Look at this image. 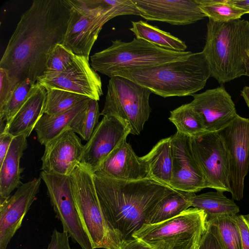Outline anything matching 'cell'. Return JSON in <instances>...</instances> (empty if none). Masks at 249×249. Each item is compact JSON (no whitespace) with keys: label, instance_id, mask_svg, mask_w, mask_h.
Segmentation results:
<instances>
[{"label":"cell","instance_id":"6da1fadb","mask_svg":"<svg viewBox=\"0 0 249 249\" xmlns=\"http://www.w3.org/2000/svg\"><path fill=\"white\" fill-rule=\"evenodd\" d=\"M70 16L67 0H35L21 16L0 61L17 85L42 76L49 53L62 44Z\"/></svg>","mask_w":249,"mask_h":249},{"label":"cell","instance_id":"7a4b0ae2","mask_svg":"<svg viewBox=\"0 0 249 249\" xmlns=\"http://www.w3.org/2000/svg\"><path fill=\"white\" fill-rule=\"evenodd\" d=\"M103 211L122 242L133 239L162 199L175 189L147 178L126 181L93 174Z\"/></svg>","mask_w":249,"mask_h":249},{"label":"cell","instance_id":"3957f363","mask_svg":"<svg viewBox=\"0 0 249 249\" xmlns=\"http://www.w3.org/2000/svg\"><path fill=\"white\" fill-rule=\"evenodd\" d=\"M115 76L129 79L166 98L192 96L204 88L211 73L201 52L176 60L122 71Z\"/></svg>","mask_w":249,"mask_h":249},{"label":"cell","instance_id":"277c9868","mask_svg":"<svg viewBox=\"0 0 249 249\" xmlns=\"http://www.w3.org/2000/svg\"><path fill=\"white\" fill-rule=\"evenodd\" d=\"M249 51V21L209 19L203 51L211 76L220 84L245 75V59Z\"/></svg>","mask_w":249,"mask_h":249},{"label":"cell","instance_id":"5b68a950","mask_svg":"<svg viewBox=\"0 0 249 249\" xmlns=\"http://www.w3.org/2000/svg\"><path fill=\"white\" fill-rule=\"evenodd\" d=\"M70 16L62 44L89 60L103 25L120 16H140L133 0H67Z\"/></svg>","mask_w":249,"mask_h":249},{"label":"cell","instance_id":"8992f818","mask_svg":"<svg viewBox=\"0 0 249 249\" xmlns=\"http://www.w3.org/2000/svg\"><path fill=\"white\" fill-rule=\"evenodd\" d=\"M111 42V46L90 57L91 67L110 78L122 71L178 60L192 53L165 49L137 38L130 42Z\"/></svg>","mask_w":249,"mask_h":249},{"label":"cell","instance_id":"52a82bcc","mask_svg":"<svg viewBox=\"0 0 249 249\" xmlns=\"http://www.w3.org/2000/svg\"><path fill=\"white\" fill-rule=\"evenodd\" d=\"M70 177L76 208L93 249H117L122 240L103 211L93 174L79 164Z\"/></svg>","mask_w":249,"mask_h":249},{"label":"cell","instance_id":"ba28073f","mask_svg":"<svg viewBox=\"0 0 249 249\" xmlns=\"http://www.w3.org/2000/svg\"><path fill=\"white\" fill-rule=\"evenodd\" d=\"M208 227L206 214L195 208L152 224H144L133 235L150 249H191Z\"/></svg>","mask_w":249,"mask_h":249},{"label":"cell","instance_id":"9c48e42d","mask_svg":"<svg viewBox=\"0 0 249 249\" xmlns=\"http://www.w3.org/2000/svg\"><path fill=\"white\" fill-rule=\"evenodd\" d=\"M151 91L129 79L110 77L101 115H112L129 125L130 134L138 135L148 120L151 108L149 97Z\"/></svg>","mask_w":249,"mask_h":249},{"label":"cell","instance_id":"30bf717a","mask_svg":"<svg viewBox=\"0 0 249 249\" xmlns=\"http://www.w3.org/2000/svg\"><path fill=\"white\" fill-rule=\"evenodd\" d=\"M191 144L203 174L206 188L230 193L229 156L219 133L207 132L191 137Z\"/></svg>","mask_w":249,"mask_h":249},{"label":"cell","instance_id":"8fae6325","mask_svg":"<svg viewBox=\"0 0 249 249\" xmlns=\"http://www.w3.org/2000/svg\"><path fill=\"white\" fill-rule=\"evenodd\" d=\"M39 177L45 184L51 204L63 227L72 240L81 249H93L77 211L70 176L41 171Z\"/></svg>","mask_w":249,"mask_h":249},{"label":"cell","instance_id":"7c38bea8","mask_svg":"<svg viewBox=\"0 0 249 249\" xmlns=\"http://www.w3.org/2000/svg\"><path fill=\"white\" fill-rule=\"evenodd\" d=\"M217 132L229 153L232 199L239 201L244 196L245 178L249 171V119L237 114Z\"/></svg>","mask_w":249,"mask_h":249},{"label":"cell","instance_id":"4fadbf2b","mask_svg":"<svg viewBox=\"0 0 249 249\" xmlns=\"http://www.w3.org/2000/svg\"><path fill=\"white\" fill-rule=\"evenodd\" d=\"M129 124L114 116H104L84 145L79 164L94 174L103 161L130 134Z\"/></svg>","mask_w":249,"mask_h":249},{"label":"cell","instance_id":"5bb4252c","mask_svg":"<svg viewBox=\"0 0 249 249\" xmlns=\"http://www.w3.org/2000/svg\"><path fill=\"white\" fill-rule=\"evenodd\" d=\"M170 141L172 175L169 186L195 193L206 188L203 174L193 152L191 137L177 131L170 137Z\"/></svg>","mask_w":249,"mask_h":249},{"label":"cell","instance_id":"9a60e30c","mask_svg":"<svg viewBox=\"0 0 249 249\" xmlns=\"http://www.w3.org/2000/svg\"><path fill=\"white\" fill-rule=\"evenodd\" d=\"M37 82L45 88L69 91L96 101L103 95L101 78L84 56L76 55L72 64L64 71L44 75Z\"/></svg>","mask_w":249,"mask_h":249},{"label":"cell","instance_id":"2e32d148","mask_svg":"<svg viewBox=\"0 0 249 249\" xmlns=\"http://www.w3.org/2000/svg\"><path fill=\"white\" fill-rule=\"evenodd\" d=\"M41 178L22 183L6 200L0 203V249L8 243L21 227L23 219L39 192Z\"/></svg>","mask_w":249,"mask_h":249},{"label":"cell","instance_id":"e0dca14e","mask_svg":"<svg viewBox=\"0 0 249 249\" xmlns=\"http://www.w3.org/2000/svg\"><path fill=\"white\" fill-rule=\"evenodd\" d=\"M190 105L201 117L208 132H217L238 114L231 95L224 86L194 94Z\"/></svg>","mask_w":249,"mask_h":249},{"label":"cell","instance_id":"ac0fdd59","mask_svg":"<svg viewBox=\"0 0 249 249\" xmlns=\"http://www.w3.org/2000/svg\"><path fill=\"white\" fill-rule=\"evenodd\" d=\"M84 145L76 133L66 129L45 145L42 171L70 176L79 165Z\"/></svg>","mask_w":249,"mask_h":249},{"label":"cell","instance_id":"d6986e66","mask_svg":"<svg viewBox=\"0 0 249 249\" xmlns=\"http://www.w3.org/2000/svg\"><path fill=\"white\" fill-rule=\"evenodd\" d=\"M140 16L147 20L185 25L203 19L206 16L195 0H133Z\"/></svg>","mask_w":249,"mask_h":249},{"label":"cell","instance_id":"ffe728a7","mask_svg":"<svg viewBox=\"0 0 249 249\" xmlns=\"http://www.w3.org/2000/svg\"><path fill=\"white\" fill-rule=\"evenodd\" d=\"M94 174L126 181L149 178L144 161L135 154L126 140L112 151Z\"/></svg>","mask_w":249,"mask_h":249},{"label":"cell","instance_id":"44dd1931","mask_svg":"<svg viewBox=\"0 0 249 249\" xmlns=\"http://www.w3.org/2000/svg\"><path fill=\"white\" fill-rule=\"evenodd\" d=\"M46 97V88L37 83L30 97L5 130L14 137L23 135L28 137L44 114Z\"/></svg>","mask_w":249,"mask_h":249},{"label":"cell","instance_id":"7402d4cb","mask_svg":"<svg viewBox=\"0 0 249 249\" xmlns=\"http://www.w3.org/2000/svg\"><path fill=\"white\" fill-rule=\"evenodd\" d=\"M27 138L23 135L14 137L0 165V203L9 197L11 193L22 184L21 174L24 169L20 167V161L28 147Z\"/></svg>","mask_w":249,"mask_h":249},{"label":"cell","instance_id":"603a6c76","mask_svg":"<svg viewBox=\"0 0 249 249\" xmlns=\"http://www.w3.org/2000/svg\"><path fill=\"white\" fill-rule=\"evenodd\" d=\"M142 158L147 167L149 178L169 186L172 175L170 137L160 140Z\"/></svg>","mask_w":249,"mask_h":249},{"label":"cell","instance_id":"cb8c5ba5","mask_svg":"<svg viewBox=\"0 0 249 249\" xmlns=\"http://www.w3.org/2000/svg\"><path fill=\"white\" fill-rule=\"evenodd\" d=\"M90 98L82 101L71 109L57 114H44L37 122L34 130L37 140L41 145L50 141L70 128L72 121Z\"/></svg>","mask_w":249,"mask_h":249},{"label":"cell","instance_id":"d4e9b609","mask_svg":"<svg viewBox=\"0 0 249 249\" xmlns=\"http://www.w3.org/2000/svg\"><path fill=\"white\" fill-rule=\"evenodd\" d=\"M224 192L216 191L199 195L195 193L191 198V206L203 211L207 220L222 216H233L240 211L233 200L226 196Z\"/></svg>","mask_w":249,"mask_h":249},{"label":"cell","instance_id":"484cf974","mask_svg":"<svg viewBox=\"0 0 249 249\" xmlns=\"http://www.w3.org/2000/svg\"><path fill=\"white\" fill-rule=\"evenodd\" d=\"M132 27L129 30L136 38L143 39L160 47L178 52L186 51L187 46L180 39L169 32L158 27L139 20L131 21Z\"/></svg>","mask_w":249,"mask_h":249},{"label":"cell","instance_id":"4316f807","mask_svg":"<svg viewBox=\"0 0 249 249\" xmlns=\"http://www.w3.org/2000/svg\"><path fill=\"white\" fill-rule=\"evenodd\" d=\"M195 193L175 190L162 199L149 216L146 224L166 220L186 210L191 206V198Z\"/></svg>","mask_w":249,"mask_h":249},{"label":"cell","instance_id":"83f0119b","mask_svg":"<svg viewBox=\"0 0 249 249\" xmlns=\"http://www.w3.org/2000/svg\"><path fill=\"white\" fill-rule=\"evenodd\" d=\"M169 120L176 126L177 132L191 137H197L208 132L201 117L190 103L171 111Z\"/></svg>","mask_w":249,"mask_h":249},{"label":"cell","instance_id":"f1b7e54d","mask_svg":"<svg viewBox=\"0 0 249 249\" xmlns=\"http://www.w3.org/2000/svg\"><path fill=\"white\" fill-rule=\"evenodd\" d=\"M100 115L98 101L89 99L73 118L70 128L87 142L99 123Z\"/></svg>","mask_w":249,"mask_h":249},{"label":"cell","instance_id":"f546056e","mask_svg":"<svg viewBox=\"0 0 249 249\" xmlns=\"http://www.w3.org/2000/svg\"><path fill=\"white\" fill-rule=\"evenodd\" d=\"M45 88L47 97L44 114L55 115L66 112L89 98L59 89Z\"/></svg>","mask_w":249,"mask_h":249},{"label":"cell","instance_id":"4dcf8cb0","mask_svg":"<svg viewBox=\"0 0 249 249\" xmlns=\"http://www.w3.org/2000/svg\"><path fill=\"white\" fill-rule=\"evenodd\" d=\"M201 10L209 19L215 22H228L240 19L247 13L228 2L227 0H195Z\"/></svg>","mask_w":249,"mask_h":249},{"label":"cell","instance_id":"1f68e13d","mask_svg":"<svg viewBox=\"0 0 249 249\" xmlns=\"http://www.w3.org/2000/svg\"><path fill=\"white\" fill-rule=\"evenodd\" d=\"M233 216H222L208 220L216 227L223 249H242L239 230Z\"/></svg>","mask_w":249,"mask_h":249},{"label":"cell","instance_id":"d6a6232c","mask_svg":"<svg viewBox=\"0 0 249 249\" xmlns=\"http://www.w3.org/2000/svg\"><path fill=\"white\" fill-rule=\"evenodd\" d=\"M37 83L26 79L18 83L13 90L5 108L3 118L7 126L26 103L36 88Z\"/></svg>","mask_w":249,"mask_h":249},{"label":"cell","instance_id":"836d02e7","mask_svg":"<svg viewBox=\"0 0 249 249\" xmlns=\"http://www.w3.org/2000/svg\"><path fill=\"white\" fill-rule=\"evenodd\" d=\"M76 56L62 44H56L48 54L44 75L64 71L72 64Z\"/></svg>","mask_w":249,"mask_h":249},{"label":"cell","instance_id":"e575fe53","mask_svg":"<svg viewBox=\"0 0 249 249\" xmlns=\"http://www.w3.org/2000/svg\"><path fill=\"white\" fill-rule=\"evenodd\" d=\"M16 86L7 72L0 68V120L3 118L5 107Z\"/></svg>","mask_w":249,"mask_h":249},{"label":"cell","instance_id":"d590c367","mask_svg":"<svg viewBox=\"0 0 249 249\" xmlns=\"http://www.w3.org/2000/svg\"><path fill=\"white\" fill-rule=\"evenodd\" d=\"M199 249H223L214 225L208 222L207 229L202 236Z\"/></svg>","mask_w":249,"mask_h":249},{"label":"cell","instance_id":"8d00e7d4","mask_svg":"<svg viewBox=\"0 0 249 249\" xmlns=\"http://www.w3.org/2000/svg\"><path fill=\"white\" fill-rule=\"evenodd\" d=\"M233 217L239 230L242 249H249V214H236Z\"/></svg>","mask_w":249,"mask_h":249},{"label":"cell","instance_id":"74e56055","mask_svg":"<svg viewBox=\"0 0 249 249\" xmlns=\"http://www.w3.org/2000/svg\"><path fill=\"white\" fill-rule=\"evenodd\" d=\"M70 237L68 233L54 229L46 249H71L69 243Z\"/></svg>","mask_w":249,"mask_h":249},{"label":"cell","instance_id":"f35d334b","mask_svg":"<svg viewBox=\"0 0 249 249\" xmlns=\"http://www.w3.org/2000/svg\"><path fill=\"white\" fill-rule=\"evenodd\" d=\"M14 137L5 129L0 132V165L2 164Z\"/></svg>","mask_w":249,"mask_h":249},{"label":"cell","instance_id":"ab89813d","mask_svg":"<svg viewBox=\"0 0 249 249\" xmlns=\"http://www.w3.org/2000/svg\"><path fill=\"white\" fill-rule=\"evenodd\" d=\"M117 249H150L138 239L133 238L123 241Z\"/></svg>","mask_w":249,"mask_h":249},{"label":"cell","instance_id":"60d3db41","mask_svg":"<svg viewBox=\"0 0 249 249\" xmlns=\"http://www.w3.org/2000/svg\"><path fill=\"white\" fill-rule=\"evenodd\" d=\"M230 4L249 13V0H227Z\"/></svg>","mask_w":249,"mask_h":249},{"label":"cell","instance_id":"b9f144b4","mask_svg":"<svg viewBox=\"0 0 249 249\" xmlns=\"http://www.w3.org/2000/svg\"><path fill=\"white\" fill-rule=\"evenodd\" d=\"M241 95L249 108V86H245L241 90Z\"/></svg>","mask_w":249,"mask_h":249},{"label":"cell","instance_id":"7bdbcfd3","mask_svg":"<svg viewBox=\"0 0 249 249\" xmlns=\"http://www.w3.org/2000/svg\"><path fill=\"white\" fill-rule=\"evenodd\" d=\"M245 65L246 68L245 75L249 77V51L247 53L245 59Z\"/></svg>","mask_w":249,"mask_h":249},{"label":"cell","instance_id":"ee69618b","mask_svg":"<svg viewBox=\"0 0 249 249\" xmlns=\"http://www.w3.org/2000/svg\"><path fill=\"white\" fill-rule=\"evenodd\" d=\"M201 240L198 241L191 249H199Z\"/></svg>","mask_w":249,"mask_h":249}]
</instances>
